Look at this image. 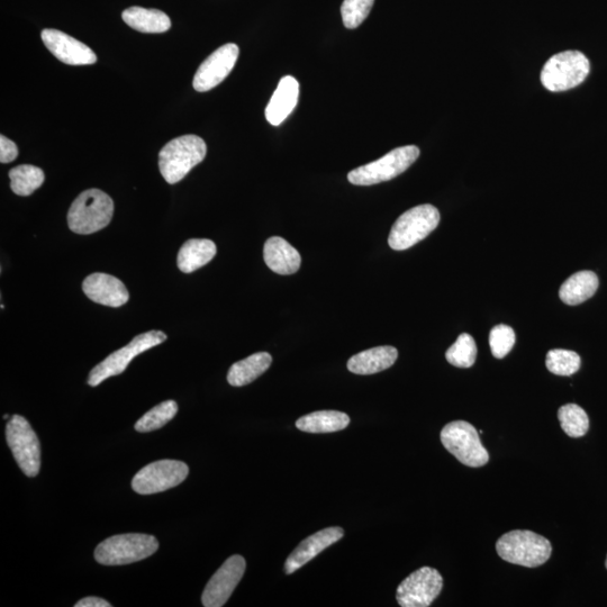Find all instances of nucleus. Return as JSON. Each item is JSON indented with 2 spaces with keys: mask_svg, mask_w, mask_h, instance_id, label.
<instances>
[{
  "mask_svg": "<svg viewBox=\"0 0 607 607\" xmlns=\"http://www.w3.org/2000/svg\"><path fill=\"white\" fill-rule=\"evenodd\" d=\"M206 153V143L197 135H184L171 140L159 153L162 177L170 185L179 183L205 159Z\"/></svg>",
  "mask_w": 607,
  "mask_h": 607,
  "instance_id": "f257e3e1",
  "label": "nucleus"
},
{
  "mask_svg": "<svg viewBox=\"0 0 607 607\" xmlns=\"http://www.w3.org/2000/svg\"><path fill=\"white\" fill-rule=\"evenodd\" d=\"M114 214L113 199L99 189H88L72 203L68 225L77 234H93L106 228Z\"/></svg>",
  "mask_w": 607,
  "mask_h": 607,
  "instance_id": "f03ea898",
  "label": "nucleus"
},
{
  "mask_svg": "<svg viewBox=\"0 0 607 607\" xmlns=\"http://www.w3.org/2000/svg\"><path fill=\"white\" fill-rule=\"evenodd\" d=\"M496 550L507 563L536 568L547 563L552 547L548 539L537 533L514 530L497 541Z\"/></svg>",
  "mask_w": 607,
  "mask_h": 607,
  "instance_id": "7ed1b4c3",
  "label": "nucleus"
},
{
  "mask_svg": "<svg viewBox=\"0 0 607 607\" xmlns=\"http://www.w3.org/2000/svg\"><path fill=\"white\" fill-rule=\"evenodd\" d=\"M158 548L157 538L149 534H120L99 543L95 559L104 566L129 565L156 554Z\"/></svg>",
  "mask_w": 607,
  "mask_h": 607,
  "instance_id": "20e7f679",
  "label": "nucleus"
},
{
  "mask_svg": "<svg viewBox=\"0 0 607 607\" xmlns=\"http://www.w3.org/2000/svg\"><path fill=\"white\" fill-rule=\"evenodd\" d=\"M440 213L430 204L419 205L405 212L393 225L388 244L393 250L403 251L428 237L438 228Z\"/></svg>",
  "mask_w": 607,
  "mask_h": 607,
  "instance_id": "39448f33",
  "label": "nucleus"
},
{
  "mask_svg": "<svg viewBox=\"0 0 607 607\" xmlns=\"http://www.w3.org/2000/svg\"><path fill=\"white\" fill-rule=\"evenodd\" d=\"M590 70V61L582 52H560L543 66L541 83L549 92H566L581 85L590 74Z\"/></svg>",
  "mask_w": 607,
  "mask_h": 607,
  "instance_id": "423d86ee",
  "label": "nucleus"
},
{
  "mask_svg": "<svg viewBox=\"0 0 607 607\" xmlns=\"http://www.w3.org/2000/svg\"><path fill=\"white\" fill-rule=\"evenodd\" d=\"M420 157V149L406 146L388 152L386 156L349 172L352 185L371 186L400 176Z\"/></svg>",
  "mask_w": 607,
  "mask_h": 607,
  "instance_id": "0eeeda50",
  "label": "nucleus"
},
{
  "mask_svg": "<svg viewBox=\"0 0 607 607\" xmlns=\"http://www.w3.org/2000/svg\"><path fill=\"white\" fill-rule=\"evenodd\" d=\"M167 340V334L162 331H149L135 337L128 346L123 347L108 356L101 364L90 371L88 385L96 387L104 380L121 375L129 367L131 361Z\"/></svg>",
  "mask_w": 607,
  "mask_h": 607,
  "instance_id": "6e6552de",
  "label": "nucleus"
},
{
  "mask_svg": "<svg viewBox=\"0 0 607 607\" xmlns=\"http://www.w3.org/2000/svg\"><path fill=\"white\" fill-rule=\"evenodd\" d=\"M441 442L451 455L468 467H483L489 460L474 425L466 421L447 424L441 432Z\"/></svg>",
  "mask_w": 607,
  "mask_h": 607,
  "instance_id": "1a4fd4ad",
  "label": "nucleus"
},
{
  "mask_svg": "<svg viewBox=\"0 0 607 607\" xmlns=\"http://www.w3.org/2000/svg\"><path fill=\"white\" fill-rule=\"evenodd\" d=\"M8 447L27 477H36L41 468V445L38 436L23 416L14 415L6 427Z\"/></svg>",
  "mask_w": 607,
  "mask_h": 607,
  "instance_id": "9d476101",
  "label": "nucleus"
},
{
  "mask_svg": "<svg viewBox=\"0 0 607 607\" xmlns=\"http://www.w3.org/2000/svg\"><path fill=\"white\" fill-rule=\"evenodd\" d=\"M189 468L183 461L160 460L142 468L132 480V488L140 495L168 491L187 478Z\"/></svg>",
  "mask_w": 607,
  "mask_h": 607,
  "instance_id": "9b49d317",
  "label": "nucleus"
},
{
  "mask_svg": "<svg viewBox=\"0 0 607 607\" xmlns=\"http://www.w3.org/2000/svg\"><path fill=\"white\" fill-rule=\"evenodd\" d=\"M443 578L437 569L422 567L398 586L396 600L402 607H428L440 595Z\"/></svg>",
  "mask_w": 607,
  "mask_h": 607,
  "instance_id": "f8f14e48",
  "label": "nucleus"
},
{
  "mask_svg": "<svg viewBox=\"0 0 607 607\" xmlns=\"http://www.w3.org/2000/svg\"><path fill=\"white\" fill-rule=\"evenodd\" d=\"M247 563L243 557H230L217 570L205 587L202 603L205 607H222L229 601L232 593L246 572Z\"/></svg>",
  "mask_w": 607,
  "mask_h": 607,
  "instance_id": "ddd939ff",
  "label": "nucleus"
},
{
  "mask_svg": "<svg viewBox=\"0 0 607 607\" xmlns=\"http://www.w3.org/2000/svg\"><path fill=\"white\" fill-rule=\"evenodd\" d=\"M239 53V47L234 43L225 44L213 52L196 72L193 85L197 92L206 93L219 86L231 74Z\"/></svg>",
  "mask_w": 607,
  "mask_h": 607,
  "instance_id": "4468645a",
  "label": "nucleus"
},
{
  "mask_svg": "<svg viewBox=\"0 0 607 607\" xmlns=\"http://www.w3.org/2000/svg\"><path fill=\"white\" fill-rule=\"evenodd\" d=\"M41 38L53 56L66 65L89 66L97 62L92 49L66 33L47 29L42 32Z\"/></svg>",
  "mask_w": 607,
  "mask_h": 607,
  "instance_id": "2eb2a0df",
  "label": "nucleus"
},
{
  "mask_svg": "<svg viewBox=\"0 0 607 607\" xmlns=\"http://www.w3.org/2000/svg\"><path fill=\"white\" fill-rule=\"evenodd\" d=\"M83 291L89 300L110 307H121L128 303L130 294L120 279L96 273L86 277Z\"/></svg>",
  "mask_w": 607,
  "mask_h": 607,
  "instance_id": "dca6fc26",
  "label": "nucleus"
},
{
  "mask_svg": "<svg viewBox=\"0 0 607 607\" xmlns=\"http://www.w3.org/2000/svg\"><path fill=\"white\" fill-rule=\"evenodd\" d=\"M343 536L344 530L342 528L333 527L321 530L313 534V536L308 537L288 557L285 564V573L287 575L294 574L296 570L310 563L311 560L320 555L326 548L341 540Z\"/></svg>",
  "mask_w": 607,
  "mask_h": 607,
  "instance_id": "f3484780",
  "label": "nucleus"
},
{
  "mask_svg": "<svg viewBox=\"0 0 607 607\" xmlns=\"http://www.w3.org/2000/svg\"><path fill=\"white\" fill-rule=\"evenodd\" d=\"M300 97V84L292 76L280 79L277 89L266 108V119L274 126L286 121L292 114Z\"/></svg>",
  "mask_w": 607,
  "mask_h": 607,
  "instance_id": "a211bd4d",
  "label": "nucleus"
},
{
  "mask_svg": "<svg viewBox=\"0 0 607 607\" xmlns=\"http://www.w3.org/2000/svg\"><path fill=\"white\" fill-rule=\"evenodd\" d=\"M264 258L266 265L274 273L283 276L297 273L302 264L300 252L280 237H273L266 241Z\"/></svg>",
  "mask_w": 607,
  "mask_h": 607,
  "instance_id": "6ab92c4d",
  "label": "nucleus"
},
{
  "mask_svg": "<svg viewBox=\"0 0 607 607\" xmlns=\"http://www.w3.org/2000/svg\"><path fill=\"white\" fill-rule=\"evenodd\" d=\"M398 357L394 347H377L362 351L348 361V369L357 375H374L391 368Z\"/></svg>",
  "mask_w": 607,
  "mask_h": 607,
  "instance_id": "aec40b11",
  "label": "nucleus"
},
{
  "mask_svg": "<svg viewBox=\"0 0 607 607\" xmlns=\"http://www.w3.org/2000/svg\"><path fill=\"white\" fill-rule=\"evenodd\" d=\"M216 252V244L211 240H188L179 250L177 258L178 268L185 274H192L199 268L210 264L216 256Z\"/></svg>",
  "mask_w": 607,
  "mask_h": 607,
  "instance_id": "412c9836",
  "label": "nucleus"
},
{
  "mask_svg": "<svg viewBox=\"0 0 607 607\" xmlns=\"http://www.w3.org/2000/svg\"><path fill=\"white\" fill-rule=\"evenodd\" d=\"M122 18L133 30L141 33H165L171 27L169 16L158 9L130 7L125 9Z\"/></svg>",
  "mask_w": 607,
  "mask_h": 607,
  "instance_id": "4be33fe9",
  "label": "nucleus"
},
{
  "mask_svg": "<svg viewBox=\"0 0 607 607\" xmlns=\"http://www.w3.org/2000/svg\"><path fill=\"white\" fill-rule=\"evenodd\" d=\"M599 288V278L593 271H579L569 277L560 287V300L570 306H575L590 300Z\"/></svg>",
  "mask_w": 607,
  "mask_h": 607,
  "instance_id": "5701e85b",
  "label": "nucleus"
},
{
  "mask_svg": "<svg viewBox=\"0 0 607 607\" xmlns=\"http://www.w3.org/2000/svg\"><path fill=\"white\" fill-rule=\"evenodd\" d=\"M273 364V357L268 352H258L246 359L235 362L229 370L228 382L231 386L242 387L255 382L266 373Z\"/></svg>",
  "mask_w": 607,
  "mask_h": 607,
  "instance_id": "b1692460",
  "label": "nucleus"
},
{
  "mask_svg": "<svg viewBox=\"0 0 607 607\" xmlns=\"http://www.w3.org/2000/svg\"><path fill=\"white\" fill-rule=\"evenodd\" d=\"M348 414L339 411H319L303 416L296 428L307 433H332L348 428Z\"/></svg>",
  "mask_w": 607,
  "mask_h": 607,
  "instance_id": "393cba45",
  "label": "nucleus"
},
{
  "mask_svg": "<svg viewBox=\"0 0 607 607\" xmlns=\"http://www.w3.org/2000/svg\"><path fill=\"white\" fill-rule=\"evenodd\" d=\"M9 179L14 194L30 196L43 185L45 176L39 167L22 165L9 171Z\"/></svg>",
  "mask_w": 607,
  "mask_h": 607,
  "instance_id": "a878e982",
  "label": "nucleus"
},
{
  "mask_svg": "<svg viewBox=\"0 0 607 607\" xmlns=\"http://www.w3.org/2000/svg\"><path fill=\"white\" fill-rule=\"evenodd\" d=\"M558 419L561 428L570 438L584 437L590 429V419L582 407L576 404L561 406L558 411Z\"/></svg>",
  "mask_w": 607,
  "mask_h": 607,
  "instance_id": "bb28decb",
  "label": "nucleus"
},
{
  "mask_svg": "<svg viewBox=\"0 0 607 607\" xmlns=\"http://www.w3.org/2000/svg\"><path fill=\"white\" fill-rule=\"evenodd\" d=\"M178 412V405L175 401H166L157 406L142 416L135 423V430L140 433H148L165 427L172 419L175 418Z\"/></svg>",
  "mask_w": 607,
  "mask_h": 607,
  "instance_id": "cd10ccee",
  "label": "nucleus"
},
{
  "mask_svg": "<svg viewBox=\"0 0 607 607\" xmlns=\"http://www.w3.org/2000/svg\"><path fill=\"white\" fill-rule=\"evenodd\" d=\"M477 357L476 342L471 335L462 333L446 353V358L452 366L458 368L473 367Z\"/></svg>",
  "mask_w": 607,
  "mask_h": 607,
  "instance_id": "c85d7f7f",
  "label": "nucleus"
},
{
  "mask_svg": "<svg viewBox=\"0 0 607 607\" xmlns=\"http://www.w3.org/2000/svg\"><path fill=\"white\" fill-rule=\"evenodd\" d=\"M581 357L574 351L554 349L550 350L546 359V366L550 373L558 376H572L581 368Z\"/></svg>",
  "mask_w": 607,
  "mask_h": 607,
  "instance_id": "c756f323",
  "label": "nucleus"
},
{
  "mask_svg": "<svg viewBox=\"0 0 607 607\" xmlns=\"http://www.w3.org/2000/svg\"><path fill=\"white\" fill-rule=\"evenodd\" d=\"M375 0H344L341 15L344 26L355 30L365 22L373 8Z\"/></svg>",
  "mask_w": 607,
  "mask_h": 607,
  "instance_id": "7c9ffc66",
  "label": "nucleus"
},
{
  "mask_svg": "<svg viewBox=\"0 0 607 607\" xmlns=\"http://www.w3.org/2000/svg\"><path fill=\"white\" fill-rule=\"evenodd\" d=\"M514 343L515 333L510 326L497 325L489 334V346H491L493 356L497 359H503L509 355Z\"/></svg>",
  "mask_w": 607,
  "mask_h": 607,
  "instance_id": "2f4dec72",
  "label": "nucleus"
},
{
  "mask_svg": "<svg viewBox=\"0 0 607 607\" xmlns=\"http://www.w3.org/2000/svg\"><path fill=\"white\" fill-rule=\"evenodd\" d=\"M17 156L18 149L16 144L2 135V137H0V161H2V163H11Z\"/></svg>",
  "mask_w": 607,
  "mask_h": 607,
  "instance_id": "473e14b6",
  "label": "nucleus"
},
{
  "mask_svg": "<svg viewBox=\"0 0 607 607\" xmlns=\"http://www.w3.org/2000/svg\"><path fill=\"white\" fill-rule=\"evenodd\" d=\"M76 607H111L112 604L108 603L99 597H86V599L80 600L75 605Z\"/></svg>",
  "mask_w": 607,
  "mask_h": 607,
  "instance_id": "72a5a7b5",
  "label": "nucleus"
},
{
  "mask_svg": "<svg viewBox=\"0 0 607 607\" xmlns=\"http://www.w3.org/2000/svg\"><path fill=\"white\" fill-rule=\"evenodd\" d=\"M4 419L5 420L9 419V416L8 415H4Z\"/></svg>",
  "mask_w": 607,
  "mask_h": 607,
  "instance_id": "f704fd0d",
  "label": "nucleus"
},
{
  "mask_svg": "<svg viewBox=\"0 0 607 607\" xmlns=\"http://www.w3.org/2000/svg\"><path fill=\"white\" fill-rule=\"evenodd\" d=\"M605 566H606V568H607V558H606V561H605Z\"/></svg>",
  "mask_w": 607,
  "mask_h": 607,
  "instance_id": "c9c22d12",
  "label": "nucleus"
}]
</instances>
